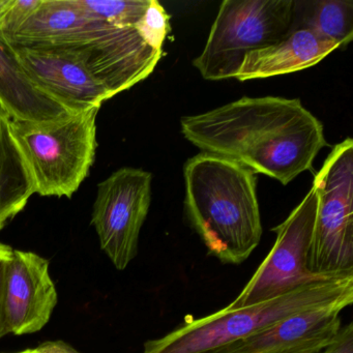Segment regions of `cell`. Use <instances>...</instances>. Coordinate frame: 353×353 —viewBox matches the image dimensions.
I'll return each mask as SVG.
<instances>
[{"label": "cell", "mask_w": 353, "mask_h": 353, "mask_svg": "<svg viewBox=\"0 0 353 353\" xmlns=\"http://www.w3.org/2000/svg\"><path fill=\"white\" fill-rule=\"evenodd\" d=\"M319 353H353V325H342L336 339Z\"/></svg>", "instance_id": "obj_20"}, {"label": "cell", "mask_w": 353, "mask_h": 353, "mask_svg": "<svg viewBox=\"0 0 353 353\" xmlns=\"http://www.w3.org/2000/svg\"><path fill=\"white\" fill-rule=\"evenodd\" d=\"M36 183L12 119L0 107V231L28 205Z\"/></svg>", "instance_id": "obj_15"}, {"label": "cell", "mask_w": 353, "mask_h": 353, "mask_svg": "<svg viewBox=\"0 0 353 353\" xmlns=\"http://www.w3.org/2000/svg\"><path fill=\"white\" fill-rule=\"evenodd\" d=\"M353 299V274L317 281L276 299L239 309L228 307L187 320L161 338L144 343L142 353H203L249 338L299 312Z\"/></svg>", "instance_id": "obj_4"}, {"label": "cell", "mask_w": 353, "mask_h": 353, "mask_svg": "<svg viewBox=\"0 0 353 353\" xmlns=\"http://www.w3.org/2000/svg\"><path fill=\"white\" fill-rule=\"evenodd\" d=\"M317 208V189L313 185L290 216L272 228L276 239L272 251L239 296L227 305L229 309L263 303L303 285L327 280L314 276L307 268Z\"/></svg>", "instance_id": "obj_8"}, {"label": "cell", "mask_w": 353, "mask_h": 353, "mask_svg": "<svg viewBox=\"0 0 353 353\" xmlns=\"http://www.w3.org/2000/svg\"><path fill=\"white\" fill-rule=\"evenodd\" d=\"M318 208L307 268L332 279L353 274V141L336 144L314 179Z\"/></svg>", "instance_id": "obj_7"}, {"label": "cell", "mask_w": 353, "mask_h": 353, "mask_svg": "<svg viewBox=\"0 0 353 353\" xmlns=\"http://www.w3.org/2000/svg\"><path fill=\"white\" fill-rule=\"evenodd\" d=\"M14 249L9 245L0 243V338L7 336L3 321V305H5L6 281L8 270L13 258Z\"/></svg>", "instance_id": "obj_19"}, {"label": "cell", "mask_w": 353, "mask_h": 353, "mask_svg": "<svg viewBox=\"0 0 353 353\" xmlns=\"http://www.w3.org/2000/svg\"><path fill=\"white\" fill-rule=\"evenodd\" d=\"M32 350V353H80L63 341H49Z\"/></svg>", "instance_id": "obj_21"}, {"label": "cell", "mask_w": 353, "mask_h": 353, "mask_svg": "<svg viewBox=\"0 0 353 353\" xmlns=\"http://www.w3.org/2000/svg\"><path fill=\"white\" fill-rule=\"evenodd\" d=\"M311 9L303 28L345 47L353 39L352 0H319L310 3Z\"/></svg>", "instance_id": "obj_16"}, {"label": "cell", "mask_w": 353, "mask_h": 353, "mask_svg": "<svg viewBox=\"0 0 353 353\" xmlns=\"http://www.w3.org/2000/svg\"><path fill=\"white\" fill-rule=\"evenodd\" d=\"M57 301L48 260L32 252L14 250L6 281V334L22 336L42 330L50 320Z\"/></svg>", "instance_id": "obj_11"}, {"label": "cell", "mask_w": 353, "mask_h": 353, "mask_svg": "<svg viewBox=\"0 0 353 353\" xmlns=\"http://www.w3.org/2000/svg\"><path fill=\"white\" fill-rule=\"evenodd\" d=\"M185 210L210 255L241 264L261 241L255 173L230 159L201 152L183 167Z\"/></svg>", "instance_id": "obj_3"}, {"label": "cell", "mask_w": 353, "mask_h": 353, "mask_svg": "<svg viewBox=\"0 0 353 353\" xmlns=\"http://www.w3.org/2000/svg\"><path fill=\"white\" fill-rule=\"evenodd\" d=\"M100 109H88L47 125L12 121L34 176L36 194L72 198L78 191L96 159Z\"/></svg>", "instance_id": "obj_5"}, {"label": "cell", "mask_w": 353, "mask_h": 353, "mask_svg": "<svg viewBox=\"0 0 353 353\" xmlns=\"http://www.w3.org/2000/svg\"><path fill=\"white\" fill-rule=\"evenodd\" d=\"M237 343L226 345V346L219 347V348L212 349V350L206 351V352L203 353H239Z\"/></svg>", "instance_id": "obj_22"}, {"label": "cell", "mask_w": 353, "mask_h": 353, "mask_svg": "<svg viewBox=\"0 0 353 353\" xmlns=\"http://www.w3.org/2000/svg\"><path fill=\"white\" fill-rule=\"evenodd\" d=\"M181 133L203 152L230 159L287 185L327 146L323 125L299 99L241 98L185 117Z\"/></svg>", "instance_id": "obj_1"}, {"label": "cell", "mask_w": 353, "mask_h": 353, "mask_svg": "<svg viewBox=\"0 0 353 353\" xmlns=\"http://www.w3.org/2000/svg\"><path fill=\"white\" fill-rule=\"evenodd\" d=\"M152 181L148 171L123 167L98 185L92 224L101 249L119 270L137 256L140 231L152 202Z\"/></svg>", "instance_id": "obj_9"}, {"label": "cell", "mask_w": 353, "mask_h": 353, "mask_svg": "<svg viewBox=\"0 0 353 353\" xmlns=\"http://www.w3.org/2000/svg\"><path fill=\"white\" fill-rule=\"evenodd\" d=\"M0 107L20 123H61L82 111L76 110L45 92L28 77L11 46L0 36Z\"/></svg>", "instance_id": "obj_13"}, {"label": "cell", "mask_w": 353, "mask_h": 353, "mask_svg": "<svg viewBox=\"0 0 353 353\" xmlns=\"http://www.w3.org/2000/svg\"><path fill=\"white\" fill-rule=\"evenodd\" d=\"M75 3L80 9L112 26L136 28L150 0H75Z\"/></svg>", "instance_id": "obj_17"}, {"label": "cell", "mask_w": 353, "mask_h": 353, "mask_svg": "<svg viewBox=\"0 0 353 353\" xmlns=\"http://www.w3.org/2000/svg\"><path fill=\"white\" fill-rule=\"evenodd\" d=\"M339 48L310 28H296L280 42L249 53L235 78L247 81L294 73L317 65Z\"/></svg>", "instance_id": "obj_14"}, {"label": "cell", "mask_w": 353, "mask_h": 353, "mask_svg": "<svg viewBox=\"0 0 353 353\" xmlns=\"http://www.w3.org/2000/svg\"><path fill=\"white\" fill-rule=\"evenodd\" d=\"M352 303L344 299L287 316L239 341V353H319L336 339L342 327L341 312Z\"/></svg>", "instance_id": "obj_12"}, {"label": "cell", "mask_w": 353, "mask_h": 353, "mask_svg": "<svg viewBox=\"0 0 353 353\" xmlns=\"http://www.w3.org/2000/svg\"><path fill=\"white\" fill-rule=\"evenodd\" d=\"M293 0H225L194 67L210 81L236 77L249 53L280 42L295 30Z\"/></svg>", "instance_id": "obj_6"}, {"label": "cell", "mask_w": 353, "mask_h": 353, "mask_svg": "<svg viewBox=\"0 0 353 353\" xmlns=\"http://www.w3.org/2000/svg\"><path fill=\"white\" fill-rule=\"evenodd\" d=\"M10 46L34 84L72 108H101L112 99L73 53L53 47Z\"/></svg>", "instance_id": "obj_10"}, {"label": "cell", "mask_w": 353, "mask_h": 353, "mask_svg": "<svg viewBox=\"0 0 353 353\" xmlns=\"http://www.w3.org/2000/svg\"><path fill=\"white\" fill-rule=\"evenodd\" d=\"M3 39L10 45L73 53L112 98L150 77L163 55L137 28L112 26L80 9L75 0H42L15 32Z\"/></svg>", "instance_id": "obj_2"}, {"label": "cell", "mask_w": 353, "mask_h": 353, "mask_svg": "<svg viewBox=\"0 0 353 353\" xmlns=\"http://www.w3.org/2000/svg\"><path fill=\"white\" fill-rule=\"evenodd\" d=\"M169 20L170 18L164 7L157 0H150L145 14L136 28L152 47L163 50V45L171 30Z\"/></svg>", "instance_id": "obj_18"}, {"label": "cell", "mask_w": 353, "mask_h": 353, "mask_svg": "<svg viewBox=\"0 0 353 353\" xmlns=\"http://www.w3.org/2000/svg\"><path fill=\"white\" fill-rule=\"evenodd\" d=\"M17 353H32V349H28V350L21 351V352H17Z\"/></svg>", "instance_id": "obj_23"}]
</instances>
